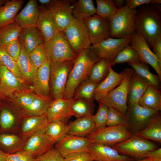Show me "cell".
Masks as SVG:
<instances>
[{"label":"cell","mask_w":161,"mask_h":161,"mask_svg":"<svg viewBox=\"0 0 161 161\" xmlns=\"http://www.w3.org/2000/svg\"><path fill=\"white\" fill-rule=\"evenodd\" d=\"M136 32L145 38L152 47L156 39L161 35V8L157 4L144 5L137 9L135 18Z\"/></svg>","instance_id":"obj_1"},{"label":"cell","mask_w":161,"mask_h":161,"mask_svg":"<svg viewBox=\"0 0 161 161\" xmlns=\"http://www.w3.org/2000/svg\"><path fill=\"white\" fill-rule=\"evenodd\" d=\"M100 59L90 48L78 55L69 72L63 98H72L76 89L89 78L92 66Z\"/></svg>","instance_id":"obj_2"},{"label":"cell","mask_w":161,"mask_h":161,"mask_svg":"<svg viewBox=\"0 0 161 161\" xmlns=\"http://www.w3.org/2000/svg\"><path fill=\"white\" fill-rule=\"evenodd\" d=\"M137 9L125 5L109 20L110 37L122 38L132 35L136 32L135 18Z\"/></svg>","instance_id":"obj_3"},{"label":"cell","mask_w":161,"mask_h":161,"mask_svg":"<svg viewBox=\"0 0 161 161\" xmlns=\"http://www.w3.org/2000/svg\"><path fill=\"white\" fill-rule=\"evenodd\" d=\"M134 71L132 68H129L123 70L121 72L123 77L120 83L98 102L108 107L113 108L121 115L125 117L128 108L129 82Z\"/></svg>","instance_id":"obj_4"},{"label":"cell","mask_w":161,"mask_h":161,"mask_svg":"<svg viewBox=\"0 0 161 161\" xmlns=\"http://www.w3.org/2000/svg\"><path fill=\"white\" fill-rule=\"evenodd\" d=\"M133 134L124 122L120 125L95 129L86 136L91 143H97L111 147L127 140Z\"/></svg>","instance_id":"obj_5"},{"label":"cell","mask_w":161,"mask_h":161,"mask_svg":"<svg viewBox=\"0 0 161 161\" xmlns=\"http://www.w3.org/2000/svg\"><path fill=\"white\" fill-rule=\"evenodd\" d=\"M47 60L50 63L74 61L77 55L72 50L63 32L59 30L48 41L45 42Z\"/></svg>","instance_id":"obj_6"},{"label":"cell","mask_w":161,"mask_h":161,"mask_svg":"<svg viewBox=\"0 0 161 161\" xmlns=\"http://www.w3.org/2000/svg\"><path fill=\"white\" fill-rule=\"evenodd\" d=\"M41 5L48 8L52 14L56 27L63 32L74 18L72 15L76 1L72 0H39Z\"/></svg>","instance_id":"obj_7"},{"label":"cell","mask_w":161,"mask_h":161,"mask_svg":"<svg viewBox=\"0 0 161 161\" xmlns=\"http://www.w3.org/2000/svg\"><path fill=\"white\" fill-rule=\"evenodd\" d=\"M112 147L121 154L139 160L147 157L148 152L157 149L151 142L135 135Z\"/></svg>","instance_id":"obj_8"},{"label":"cell","mask_w":161,"mask_h":161,"mask_svg":"<svg viewBox=\"0 0 161 161\" xmlns=\"http://www.w3.org/2000/svg\"><path fill=\"white\" fill-rule=\"evenodd\" d=\"M73 51L78 55L91 45L88 33L82 20L74 18L63 32Z\"/></svg>","instance_id":"obj_9"},{"label":"cell","mask_w":161,"mask_h":161,"mask_svg":"<svg viewBox=\"0 0 161 161\" xmlns=\"http://www.w3.org/2000/svg\"><path fill=\"white\" fill-rule=\"evenodd\" d=\"M74 61L50 63V96L53 99L63 98L69 72Z\"/></svg>","instance_id":"obj_10"},{"label":"cell","mask_w":161,"mask_h":161,"mask_svg":"<svg viewBox=\"0 0 161 161\" xmlns=\"http://www.w3.org/2000/svg\"><path fill=\"white\" fill-rule=\"evenodd\" d=\"M132 35L122 38L109 37L92 44L90 48L100 59H105L112 63L118 53L130 44Z\"/></svg>","instance_id":"obj_11"},{"label":"cell","mask_w":161,"mask_h":161,"mask_svg":"<svg viewBox=\"0 0 161 161\" xmlns=\"http://www.w3.org/2000/svg\"><path fill=\"white\" fill-rule=\"evenodd\" d=\"M159 112L137 104L128 106L125 116V123L133 135L143 129L151 117Z\"/></svg>","instance_id":"obj_12"},{"label":"cell","mask_w":161,"mask_h":161,"mask_svg":"<svg viewBox=\"0 0 161 161\" xmlns=\"http://www.w3.org/2000/svg\"><path fill=\"white\" fill-rule=\"evenodd\" d=\"M26 115L15 105L3 107L0 111V132L18 134Z\"/></svg>","instance_id":"obj_13"},{"label":"cell","mask_w":161,"mask_h":161,"mask_svg":"<svg viewBox=\"0 0 161 161\" xmlns=\"http://www.w3.org/2000/svg\"><path fill=\"white\" fill-rule=\"evenodd\" d=\"M130 44L137 53L141 61L150 65L161 79V63L150 49L144 37L136 32L132 35Z\"/></svg>","instance_id":"obj_14"},{"label":"cell","mask_w":161,"mask_h":161,"mask_svg":"<svg viewBox=\"0 0 161 161\" xmlns=\"http://www.w3.org/2000/svg\"><path fill=\"white\" fill-rule=\"evenodd\" d=\"M91 143L87 137L67 134L56 143L54 147L65 158L75 154L88 152Z\"/></svg>","instance_id":"obj_15"},{"label":"cell","mask_w":161,"mask_h":161,"mask_svg":"<svg viewBox=\"0 0 161 161\" xmlns=\"http://www.w3.org/2000/svg\"><path fill=\"white\" fill-rule=\"evenodd\" d=\"M82 20L92 44L110 37L109 20L95 14Z\"/></svg>","instance_id":"obj_16"},{"label":"cell","mask_w":161,"mask_h":161,"mask_svg":"<svg viewBox=\"0 0 161 161\" xmlns=\"http://www.w3.org/2000/svg\"><path fill=\"white\" fill-rule=\"evenodd\" d=\"M55 143L54 140L45 133H38L25 141L23 150L35 159L53 148Z\"/></svg>","instance_id":"obj_17"},{"label":"cell","mask_w":161,"mask_h":161,"mask_svg":"<svg viewBox=\"0 0 161 161\" xmlns=\"http://www.w3.org/2000/svg\"><path fill=\"white\" fill-rule=\"evenodd\" d=\"M48 123L46 114L26 115L22 122L18 134L25 141L36 134L45 133Z\"/></svg>","instance_id":"obj_18"},{"label":"cell","mask_w":161,"mask_h":161,"mask_svg":"<svg viewBox=\"0 0 161 161\" xmlns=\"http://www.w3.org/2000/svg\"><path fill=\"white\" fill-rule=\"evenodd\" d=\"M88 152L94 161H134V159L120 154L112 147L91 143Z\"/></svg>","instance_id":"obj_19"},{"label":"cell","mask_w":161,"mask_h":161,"mask_svg":"<svg viewBox=\"0 0 161 161\" xmlns=\"http://www.w3.org/2000/svg\"><path fill=\"white\" fill-rule=\"evenodd\" d=\"M25 83L5 66L0 65V95L11 98L16 92L26 90Z\"/></svg>","instance_id":"obj_20"},{"label":"cell","mask_w":161,"mask_h":161,"mask_svg":"<svg viewBox=\"0 0 161 161\" xmlns=\"http://www.w3.org/2000/svg\"><path fill=\"white\" fill-rule=\"evenodd\" d=\"M72 98H63L53 100L49 105L46 114L49 122L55 121H66L72 116Z\"/></svg>","instance_id":"obj_21"},{"label":"cell","mask_w":161,"mask_h":161,"mask_svg":"<svg viewBox=\"0 0 161 161\" xmlns=\"http://www.w3.org/2000/svg\"><path fill=\"white\" fill-rule=\"evenodd\" d=\"M50 63L47 60L38 69L36 79L32 89L36 95L42 98L52 100L49 86Z\"/></svg>","instance_id":"obj_22"},{"label":"cell","mask_w":161,"mask_h":161,"mask_svg":"<svg viewBox=\"0 0 161 161\" xmlns=\"http://www.w3.org/2000/svg\"><path fill=\"white\" fill-rule=\"evenodd\" d=\"M39 14L36 26L43 35L45 42L50 39L58 31L49 9L46 6H39Z\"/></svg>","instance_id":"obj_23"},{"label":"cell","mask_w":161,"mask_h":161,"mask_svg":"<svg viewBox=\"0 0 161 161\" xmlns=\"http://www.w3.org/2000/svg\"><path fill=\"white\" fill-rule=\"evenodd\" d=\"M39 12V6L37 1L30 0L16 15L14 21L22 29L36 27Z\"/></svg>","instance_id":"obj_24"},{"label":"cell","mask_w":161,"mask_h":161,"mask_svg":"<svg viewBox=\"0 0 161 161\" xmlns=\"http://www.w3.org/2000/svg\"><path fill=\"white\" fill-rule=\"evenodd\" d=\"M18 39L21 47L28 54L45 42L43 35L36 27L22 29Z\"/></svg>","instance_id":"obj_25"},{"label":"cell","mask_w":161,"mask_h":161,"mask_svg":"<svg viewBox=\"0 0 161 161\" xmlns=\"http://www.w3.org/2000/svg\"><path fill=\"white\" fill-rule=\"evenodd\" d=\"M123 77L121 71L118 73L110 66L109 74L105 79L99 83L95 89L94 99L97 102L103 98L111 91L118 86L122 81Z\"/></svg>","instance_id":"obj_26"},{"label":"cell","mask_w":161,"mask_h":161,"mask_svg":"<svg viewBox=\"0 0 161 161\" xmlns=\"http://www.w3.org/2000/svg\"><path fill=\"white\" fill-rule=\"evenodd\" d=\"M148 86L134 71L129 82L128 106L138 104Z\"/></svg>","instance_id":"obj_27"},{"label":"cell","mask_w":161,"mask_h":161,"mask_svg":"<svg viewBox=\"0 0 161 161\" xmlns=\"http://www.w3.org/2000/svg\"><path fill=\"white\" fill-rule=\"evenodd\" d=\"M135 135L148 140L161 143V116L160 112L153 115L146 126Z\"/></svg>","instance_id":"obj_28"},{"label":"cell","mask_w":161,"mask_h":161,"mask_svg":"<svg viewBox=\"0 0 161 161\" xmlns=\"http://www.w3.org/2000/svg\"><path fill=\"white\" fill-rule=\"evenodd\" d=\"M25 142L18 134L0 132V150L6 154L23 150Z\"/></svg>","instance_id":"obj_29"},{"label":"cell","mask_w":161,"mask_h":161,"mask_svg":"<svg viewBox=\"0 0 161 161\" xmlns=\"http://www.w3.org/2000/svg\"><path fill=\"white\" fill-rule=\"evenodd\" d=\"M16 61L25 82L31 85L32 87L36 79L37 69L28 54L21 47L20 55Z\"/></svg>","instance_id":"obj_30"},{"label":"cell","mask_w":161,"mask_h":161,"mask_svg":"<svg viewBox=\"0 0 161 161\" xmlns=\"http://www.w3.org/2000/svg\"><path fill=\"white\" fill-rule=\"evenodd\" d=\"M23 3L22 0L7 1L0 6V29L14 21Z\"/></svg>","instance_id":"obj_31"},{"label":"cell","mask_w":161,"mask_h":161,"mask_svg":"<svg viewBox=\"0 0 161 161\" xmlns=\"http://www.w3.org/2000/svg\"><path fill=\"white\" fill-rule=\"evenodd\" d=\"M91 117L76 118L70 122L68 123V134L83 137L88 135L95 129Z\"/></svg>","instance_id":"obj_32"},{"label":"cell","mask_w":161,"mask_h":161,"mask_svg":"<svg viewBox=\"0 0 161 161\" xmlns=\"http://www.w3.org/2000/svg\"><path fill=\"white\" fill-rule=\"evenodd\" d=\"M135 72L149 85L160 89L161 79L149 71L148 64L141 61L128 63Z\"/></svg>","instance_id":"obj_33"},{"label":"cell","mask_w":161,"mask_h":161,"mask_svg":"<svg viewBox=\"0 0 161 161\" xmlns=\"http://www.w3.org/2000/svg\"><path fill=\"white\" fill-rule=\"evenodd\" d=\"M138 104L143 107L160 112L161 110V92L160 90L149 85Z\"/></svg>","instance_id":"obj_34"},{"label":"cell","mask_w":161,"mask_h":161,"mask_svg":"<svg viewBox=\"0 0 161 161\" xmlns=\"http://www.w3.org/2000/svg\"><path fill=\"white\" fill-rule=\"evenodd\" d=\"M93 101L72 98L71 105L72 116L76 118L92 116L95 107Z\"/></svg>","instance_id":"obj_35"},{"label":"cell","mask_w":161,"mask_h":161,"mask_svg":"<svg viewBox=\"0 0 161 161\" xmlns=\"http://www.w3.org/2000/svg\"><path fill=\"white\" fill-rule=\"evenodd\" d=\"M96 13V8L92 0H78L75 3L72 15L74 18L82 20Z\"/></svg>","instance_id":"obj_36"},{"label":"cell","mask_w":161,"mask_h":161,"mask_svg":"<svg viewBox=\"0 0 161 161\" xmlns=\"http://www.w3.org/2000/svg\"><path fill=\"white\" fill-rule=\"evenodd\" d=\"M111 66V63L108 60L100 59L92 66L88 78L99 84L108 75Z\"/></svg>","instance_id":"obj_37"},{"label":"cell","mask_w":161,"mask_h":161,"mask_svg":"<svg viewBox=\"0 0 161 161\" xmlns=\"http://www.w3.org/2000/svg\"><path fill=\"white\" fill-rule=\"evenodd\" d=\"M98 84L88 78L86 79L76 89L72 98L94 100L95 91Z\"/></svg>","instance_id":"obj_38"},{"label":"cell","mask_w":161,"mask_h":161,"mask_svg":"<svg viewBox=\"0 0 161 161\" xmlns=\"http://www.w3.org/2000/svg\"><path fill=\"white\" fill-rule=\"evenodd\" d=\"M68 123L63 121H55L49 122L45 133L58 142L68 134Z\"/></svg>","instance_id":"obj_39"},{"label":"cell","mask_w":161,"mask_h":161,"mask_svg":"<svg viewBox=\"0 0 161 161\" xmlns=\"http://www.w3.org/2000/svg\"><path fill=\"white\" fill-rule=\"evenodd\" d=\"M21 28L15 21L0 29V46L18 39Z\"/></svg>","instance_id":"obj_40"},{"label":"cell","mask_w":161,"mask_h":161,"mask_svg":"<svg viewBox=\"0 0 161 161\" xmlns=\"http://www.w3.org/2000/svg\"><path fill=\"white\" fill-rule=\"evenodd\" d=\"M96 14L101 18L109 20L118 11L114 0H96Z\"/></svg>","instance_id":"obj_41"},{"label":"cell","mask_w":161,"mask_h":161,"mask_svg":"<svg viewBox=\"0 0 161 161\" xmlns=\"http://www.w3.org/2000/svg\"><path fill=\"white\" fill-rule=\"evenodd\" d=\"M53 100H47L37 95L31 105L22 111L27 115L46 114L47 109Z\"/></svg>","instance_id":"obj_42"},{"label":"cell","mask_w":161,"mask_h":161,"mask_svg":"<svg viewBox=\"0 0 161 161\" xmlns=\"http://www.w3.org/2000/svg\"><path fill=\"white\" fill-rule=\"evenodd\" d=\"M140 61L137 53L129 44L118 53L111 63V65L112 67L117 64L134 63Z\"/></svg>","instance_id":"obj_43"},{"label":"cell","mask_w":161,"mask_h":161,"mask_svg":"<svg viewBox=\"0 0 161 161\" xmlns=\"http://www.w3.org/2000/svg\"><path fill=\"white\" fill-rule=\"evenodd\" d=\"M36 95L25 90L16 92L10 98L13 104L23 111L31 105Z\"/></svg>","instance_id":"obj_44"},{"label":"cell","mask_w":161,"mask_h":161,"mask_svg":"<svg viewBox=\"0 0 161 161\" xmlns=\"http://www.w3.org/2000/svg\"><path fill=\"white\" fill-rule=\"evenodd\" d=\"M0 65L5 66L18 78L24 83V79L19 68L16 61L5 51L3 47L0 46Z\"/></svg>","instance_id":"obj_45"},{"label":"cell","mask_w":161,"mask_h":161,"mask_svg":"<svg viewBox=\"0 0 161 161\" xmlns=\"http://www.w3.org/2000/svg\"><path fill=\"white\" fill-rule=\"evenodd\" d=\"M28 55L31 61L37 69L47 60L44 43L38 46Z\"/></svg>","instance_id":"obj_46"},{"label":"cell","mask_w":161,"mask_h":161,"mask_svg":"<svg viewBox=\"0 0 161 161\" xmlns=\"http://www.w3.org/2000/svg\"><path fill=\"white\" fill-rule=\"evenodd\" d=\"M99 103V106L97 113L91 117L95 129L106 126L107 119L108 107L103 103Z\"/></svg>","instance_id":"obj_47"},{"label":"cell","mask_w":161,"mask_h":161,"mask_svg":"<svg viewBox=\"0 0 161 161\" xmlns=\"http://www.w3.org/2000/svg\"><path fill=\"white\" fill-rule=\"evenodd\" d=\"M125 122V117L121 115L112 107H108L106 126H117Z\"/></svg>","instance_id":"obj_48"},{"label":"cell","mask_w":161,"mask_h":161,"mask_svg":"<svg viewBox=\"0 0 161 161\" xmlns=\"http://www.w3.org/2000/svg\"><path fill=\"white\" fill-rule=\"evenodd\" d=\"M35 161H65L60 153L55 148H52L39 157Z\"/></svg>","instance_id":"obj_49"},{"label":"cell","mask_w":161,"mask_h":161,"mask_svg":"<svg viewBox=\"0 0 161 161\" xmlns=\"http://www.w3.org/2000/svg\"><path fill=\"white\" fill-rule=\"evenodd\" d=\"M6 52L16 61L20 55L21 46L18 39L14 40L2 47Z\"/></svg>","instance_id":"obj_50"},{"label":"cell","mask_w":161,"mask_h":161,"mask_svg":"<svg viewBox=\"0 0 161 161\" xmlns=\"http://www.w3.org/2000/svg\"><path fill=\"white\" fill-rule=\"evenodd\" d=\"M6 161H35V158L23 150L12 154H6Z\"/></svg>","instance_id":"obj_51"},{"label":"cell","mask_w":161,"mask_h":161,"mask_svg":"<svg viewBox=\"0 0 161 161\" xmlns=\"http://www.w3.org/2000/svg\"><path fill=\"white\" fill-rule=\"evenodd\" d=\"M125 4L131 9H135L144 5H155L161 3V0H126Z\"/></svg>","instance_id":"obj_52"},{"label":"cell","mask_w":161,"mask_h":161,"mask_svg":"<svg viewBox=\"0 0 161 161\" xmlns=\"http://www.w3.org/2000/svg\"><path fill=\"white\" fill-rule=\"evenodd\" d=\"M64 159L65 161H94L87 152L73 154L65 157Z\"/></svg>","instance_id":"obj_53"},{"label":"cell","mask_w":161,"mask_h":161,"mask_svg":"<svg viewBox=\"0 0 161 161\" xmlns=\"http://www.w3.org/2000/svg\"><path fill=\"white\" fill-rule=\"evenodd\" d=\"M152 48V52L161 63V35L156 39Z\"/></svg>","instance_id":"obj_54"},{"label":"cell","mask_w":161,"mask_h":161,"mask_svg":"<svg viewBox=\"0 0 161 161\" xmlns=\"http://www.w3.org/2000/svg\"><path fill=\"white\" fill-rule=\"evenodd\" d=\"M147 157L152 161H161V148H160L148 152Z\"/></svg>","instance_id":"obj_55"},{"label":"cell","mask_w":161,"mask_h":161,"mask_svg":"<svg viewBox=\"0 0 161 161\" xmlns=\"http://www.w3.org/2000/svg\"><path fill=\"white\" fill-rule=\"evenodd\" d=\"M114 1L118 9L121 8L124 5L125 1L124 0H115Z\"/></svg>","instance_id":"obj_56"},{"label":"cell","mask_w":161,"mask_h":161,"mask_svg":"<svg viewBox=\"0 0 161 161\" xmlns=\"http://www.w3.org/2000/svg\"><path fill=\"white\" fill-rule=\"evenodd\" d=\"M6 154L0 150V161H6Z\"/></svg>","instance_id":"obj_57"},{"label":"cell","mask_w":161,"mask_h":161,"mask_svg":"<svg viewBox=\"0 0 161 161\" xmlns=\"http://www.w3.org/2000/svg\"><path fill=\"white\" fill-rule=\"evenodd\" d=\"M137 161H152L149 158L147 157L145 158L138 160Z\"/></svg>","instance_id":"obj_58"},{"label":"cell","mask_w":161,"mask_h":161,"mask_svg":"<svg viewBox=\"0 0 161 161\" xmlns=\"http://www.w3.org/2000/svg\"><path fill=\"white\" fill-rule=\"evenodd\" d=\"M7 1L4 0H0V6L2 5L3 4H4Z\"/></svg>","instance_id":"obj_59"}]
</instances>
